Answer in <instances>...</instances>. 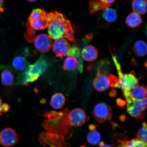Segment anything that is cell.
Returning a JSON list of instances; mask_svg holds the SVG:
<instances>
[{"mask_svg": "<svg viewBox=\"0 0 147 147\" xmlns=\"http://www.w3.org/2000/svg\"><path fill=\"white\" fill-rule=\"evenodd\" d=\"M48 27V32L51 38L56 40L64 38L75 41L72 25L63 14L57 11L53 12L52 20Z\"/></svg>", "mask_w": 147, "mask_h": 147, "instance_id": "6da1fadb", "label": "cell"}, {"mask_svg": "<svg viewBox=\"0 0 147 147\" xmlns=\"http://www.w3.org/2000/svg\"><path fill=\"white\" fill-rule=\"evenodd\" d=\"M49 63L45 57L40 56L34 64L28 65L27 69L20 75L17 84L27 86L29 82L37 80L49 67Z\"/></svg>", "mask_w": 147, "mask_h": 147, "instance_id": "7a4b0ae2", "label": "cell"}, {"mask_svg": "<svg viewBox=\"0 0 147 147\" xmlns=\"http://www.w3.org/2000/svg\"><path fill=\"white\" fill-rule=\"evenodd\" d=\"M52 18L51 13L43 9L33 10L28 20L27 32L35 33V30H43L48 27Z\"/></svg>", "mask_w": 147, "mask_h": 147, "instance_id": "3957f363", "label": "cell"}, {"mask_svg": "<svg viewBox=\"0 0 147 147\" xmlns=\"http://www.w3.org/2000/svg\"><path fill=\"white\" fill-rule=\"evenodd\" d=\"M125 98L127 102V110L129 114L139 120L144 119L147 108V98L142 100H136L132 98L131 95Z\"/></svg>", "mask_w": 147, "mask_h": 147, "instance_id": "277c9868", "label": "cell"}, {"mask_svg": "<svg viewBox=\"0 0 147 147\" xmlns=\"http://www.w3.org/2000/svg\"><path fill=\"white\" fill-rule=\"evenodd\" d=\"M119 76L118 88L123 91H130L139 84V80L134 73L123 74L121 70L120 65L115 57H113Z\"/></svg>", "mask_w": 147, "mask_h": 147, "instance_id": "5b68a950", "label": "cell"}, {"mask_svg": "<svg viewBox=\"0 0 147 147\" xmlns=\"http://www.w3.org/2000/svg\"><path fill=\"white\" fill-rule=\"evenodd\" d=\"M118 84L119 79L116 76L102 74L99 71L93 82L94 87L99 92L105 91L110 87L118 88Z\"/></svg>", "mask_w": 147, "mask_h": 147, "instance_id": "8992f818", "label": "cell"}, {"mask_svg": "<svg viewBox=\"0 0 147 147\" xmlns=\"http://www.w3.org/2000/svg\"><path fill=\"white\" fill-rule=\"evenodd\" d=\"M111 107L105 102H100L95 106L93 110L94 117L98 122L103 123L109 121L112 117Z\"/></svg>", "mask_w": 147, "mask_h": 147, "instance_id": "52a82bcc", "label": "cell"}, {"mask_svg": "<svg viewBox=\"0 0 147 147\" xmlns=\"http://www.w3.org/2000/svg\"><path fill=\"white\" fill-rule=\"evenodd\" d=\"M18 141V134L12 128H5L0 132V144L3 146L5 147L13 146Z\"/></svg>", "mask_w": 147, "mask_h": 147, "instance_id": "ba28073f", "label": "cell"}, {"mask_svg": "<svg viewBox=\"0 0 147 147\" xmlns=\"http://www.w3.org/2000/svg\"><path fill=\"white\" fill-rule=\"evenodd\" d=\"M34 42L35 47L42 53L49 51L52 46V38L45 34H40L36 36Z\"/></svg>", "mask_w": 147, "mask_h": 147, "instance_id": "9c48e42d", "label": "cell"}, {"mask_svg": "<svg viewBox=\"0 0 147 147\" xmlns=\"http://www.w3.org/2000/svg\"><path fill=\"white\" fill-rule=\"evenodd\" d=\"M87 117L85 112L80 108H76L69 112L68 119L71 126H80L85 123Z\"/></svg>", "mask_w": 147, "mask_h": 147, "instance_id": "30bf717a", "label": "cell"}, {"mask_svg": "<svg viewBox=\"0 0 147 147\" xmlns=\"http://www.w3.org/2000/svg\"><path fill=\"white\" fill-rule=\"evenodd\" d=\"M69 43L64 38L56 39L53 45V50L56 56L62 57L67 55L71 49Z\"/></svg>", "mask_w": 147, "mask_h": 147, "instance_id": "8fae6325", "label": "cell"}, {"mask_svg": "<svg viewBox=\"0 0 147 147\" xmlns=\"http://www.w3.org/2000/svg\"><path fill=\"white\" fill-rule=\"evenodd\" d=\"M63 68L64 70L72 71L78 69L80 73L83 71V61L73 56H69L64 60Z\"/></svg>", "mask_w": 147, "mask_h": 147, "instance_id": "7c38bea8", "label": "cell"}, {"mask_svg": "<svg viewBox=\"0 0 147 147\" xmlns=\"http://www.w3.org/2000/svg\"><path fill=\"white\" fill-rule=\"evenodd\" d=\"M83 59L88 62L96 60L98 56V51L93 46L89 45L83 49L81 53Z\"/></svg>", "mask_w": 147, "mask_h": 147, "instance_id": "4fadbf2b", "label": "cell"}, {"mask_svg": "<svg viewBox=\"0 0 147 147\" xmlns=\"http://www.w3.org/2000/svg\"><path fill=\"white\" fill-rule=\"evenodd\" d=\"M129 91L132 98L134 99L142 100L147 98L146 87L144 86L138 84Z\"/></svg>", "mask_w": 147, "mask_h": 147, "instance_id": "5bb4252c", "label": "cell"}, {"mask_svg": "<svg viewBox=\"0 0 147 147\" xmlns=\"http://www.w3.org/2000/svg\"><path fill=\"white\" fill-rule=\"evenodd\" d=\"M125 23L129 27L134 28L142 24V20L140 15L134 11L128 15L126 18Z\"/></svg>", "mask_w": 147, "mask_h": 147, "instance_id": "9a60e30c", "label": "cell"}, {"mask_svg": "<svg viewBox=\"0 0 147 147\" xmlns=\"http://www.w3.org/2000/svg\"><path fill=\"white\" fill-rule=\"evenodd\" d=\"M89 9L90 14H94L98 11L104 10L109 8L110 5L106 4L102 0H90Z\"/></svg>", "mask_w": 147, "mask_h": 147, "instance_id": "2e32d148", "label": "cell"}, {"mask_svg": "<svg viewBox=\"0 0 147 147\" xmlns=\"http://www.w3.org/2000/svg\"><path fill=\"white\" fill-rule=\"evenodd\" d=\"M65 97L63 94L56 93L51 97L50 105L55 109H61L65 105Z\"/></svg>", "mask_w": 147, "mask_h": 147, "instance_id": "e0dca14e", "label": "cell"}, {"mask_svg": "<svg viewBox=\"0 0 147 147\" xmlns=\"http://www.w3.org/2000/svg\"><path fill=\"white\" fill-rule=\"evenodd\" d=\"M119 147H147V144L138 139L130 140L127 139H119Z\"/></svg>", "mask_w": 147, "mask_h": 147, "instance_id": "ac0fdd59", "label": "cell"}, {"mask_svg": "<svg viewBox=\"0 0 147 147\" xmlns=\"http://www.w3.org/2000/svg\"><path fill=\"white\" fill-rule=\"evenodd\" d=\"M132 49L137 56L140 57H143L146 56L147 54L146 43L142 40L136 41L134 43Z\"/></svg>", "mask_w": 147, "mask_h": 147, "instance_id": "d6986e66", "label": "cell"}, {"mask_svg": "<svg viewBox=\"0 0 147 147\" xmlns=\"http://www.w3.org/2000/svg\"><path fill=\"white\" fill-rule=\"evenodd\" d=\"M12 66L16 70L24 71L29 65V63L25 57L18 56L14 58L12 61Z\"/></svg>", "mask_w": 147, "mask_h": 147, "instance_id": "ffe728a7", "label": "cell"}, {"mask_svg": "<svg viewBox=\"0 0 147 147\" xmlns=\"http://www.w3.org/2000/svg\"><path fill=\"white\" fill-rule=\"evenodd\" d=\"M14 76L10 70L5 69L2 71L1 80L3 85L10 87L13 84L14 82Z\"/></svg>", "mask_w": 147, "mask_h": 147, "instance_id": "44dd1931", "label": "cell"}, {"mask_svg": "<svg viewBox=\"0 0 147 147\" xmlns=\"http://www.w3.org/2000/svg\"><path fill=\"white\" fill-rule=\"evenodd\" d=\"M147 0H133L132 7L134 12L141 14H144L147 12Z\"/></svg>", "mask_w": 147, "mask_h": 147, "instance_id": "7402d4cb", "label": "cell"}, {"mask_svg": "<svg viewBox=\"0 0 147 147\" xmlns=\"http://www.w3.org/2000/svg\"><path fill=\"white\" fill-rule=\"evenodd\" d=\"M102 17L109 23L115 22L117 19V14L116 11L110 7L104 10L102 14Z\"/></svg>", "mask_w": 147, "mask_h": 147, "instance_id": "603a6c76", "label": "cell"}, {"mask_svg": "<svg viewBox=\"0 0 147 147\" xmlns=\"http://www.w3.org/2000/svg\"><path fill=\"white\" fill-rule=\"evenodd\" d=\"M90 131L88 134L87 140L90 144L93 145L99 144L101 140V136L97 129L90 130Z\"/></svg>", "mask_w": 147, "mask_h": 147, "instance_id": "cb8c5ba5", "label": "cell"}, {"mask_svg": "<svg viewBox=\"0 0 147 147\" xmlns=\"http://www.w3.org/2000/svg\"><path fill=\"white\" fill-rule=\"evenodd\" d=\"M147 124L146 122L142 123V127L137 132V138L147 144Z\"/></svg>", "mask_w": 147, "mask_h": 147, "instance_id": "d4e9b609", "label": "cell"}, {"mask_svg": "<svg viewBox=\"0 0 147 147\" xmlns=\"http://www.w3.org/2000/svg\"><path fill=\"white\" fill-rule=\"evenodd\" d=\"M10 109V106L8 104L3 103L2 105L1 110L3 113H7L9 111Z\"/></svg>", "mask_w": 147, "mask_h": 147, "instance_id": "484cf974", "label": "cell"}, {"mask_svg": "<svg viewBox=\"0 0 147 147\" xmlns=\"http://www.w3.org/2000/svg\"><path fill=\"white\" fill-rule=\"evenodd\" d=\"M102 1L106 4L111 6V5L114 3L115 0H102Z\"/></svg>", "mask_w": 147, "mask_h": 147, "instance_id": "4316f807", "label": "cell"}, {"mask_svg": "<svg viewBox=\"0 0 147 147\" xmlns=\"http://www.w3.org/2000/svg\"><path fill=\"white\" fill-rule=\"evenodd\" d=\"M5 0H0V12H3L5 10V8L3 7V3Z\"/></svg>", "mask_w": 147, "mask_h": 147, "instance_id": "83f0119b", "label": "cell"}, {"mask_svg": "<svg viewBox=\"0 0 147 147\" xmlns=\"http://www.w3.org/2000/svg\"><path fill=\"white\" fill-rule=\"evenodd\" d=\"M98 147H113L110 145L105 144L103 142H100L99 143Z\"/></svg>", "mask_w": 147, "mask_h": 147, "instance_id": "f1b7e54d", "label": "cell"}, {"mask_svg": "<svg viewBox=\"0 0 147 147\" xmlns=\"http://www.w3.org/2000/svg\"><path fill=\"white\" fill-rule=\"evenodd\" d=\"M2 104V100L0 98V115H1L2 113V112L1 110V106Z\"/></svg>", "mask_w": 147, "mask_h": 147, "instance_id": "f546056e", "label": "cell"}, {"mask_svg": "<svg viewBox=\"0 0 147 147\" xmlns=\"http://www.w3.org/2000/svg\"><path fill=\"white\" fill-rule=\"evenodd\" d=\"M27 1H28L29 2H34L37 1V0H27Z\"/></svg>", "mask_w": 147, "mask_h": 147, "instance_id": "4dcf8cb0", "label": "cell"}, {"mask_svg": "<svg viewBox=\"0 0 147 147\" xmlns=\"http://www.w3.org/2000/svg\"><path fill=\"white\" fill-rule=\"evenodd\" d=\"M0 16H1V15H0Z\"/></svg>", "mask_w": 147, "mask_h": 147, "instance_id": "1f68e13d", "label": "cell"}]
</instances>
